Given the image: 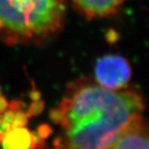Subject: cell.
<instances>
[{"instance_id": "1", "label": "cell", "mask_w": 149, "mask_h": 149, "mask_svg": "<svg viewBox=\"0 0 149 149\" xmlns=\"http://www.w3.org/2000/svg\"><path fill=\"white\" fill-rule=\"evenodd\" d=\"M144 109L143 97L134 88L110 91L95 80H77L50 112L51 120L62 128L54 145L59 149H107L129 123L143 116Z\"/></svg>"}, {"instance_id": "2", "label": "cell", "mask_w": 149, "mask_h": 149, "mask_svg": "<svg viewBox=\"0 0 149 149\" xmlns=\"http://www.w3.org/2000/svg\"><path fill=\"white\" fill-rule=\"evenodd\" d=\"M65 13V0H0V41L43 44L62 30Z\"/></svg>"}, {"instance_id": "3", "label": "cell", "mask_w": 149, "mask_h": 149, "mask_svg": "<svg viewBox=\"0 0 149 149\" xmlns=\"http://www.w3.org/2000/svg\"><path fill=\"white\" fill-rule=\"evenodd\" d=\"M97 84L110 91L127 87L132 75L131 66L122 56L108 54L97 60L95 66Z\"/></svg>"}, {"instance_id": "4", "label": "cell", "mask_w": 149, "mask_h": 149, "mask_svg": "<svg viewBox=\"0 0 149 149\" xmlns=\"http://www.w3.org/2000/svg\"><path fill=\"white\" fill-rule=\"evenodd\" d=\"M107 149H148V123L143 117L129 123Z\"/></svg>"}, {"instance_id": "5", "label": "cell", "mask_w": 149, "mask_h": 149, "mask_svg": "<svg viewBox=\"0 0 149 149\" xmlns=\"http://www.w3.org/2000/svg\"><path fill=\"white\" fill-rule=\"evenodd\" d=\"M74 8L87 18H102L114 15L125 0H70Z\"/></svg>"}, {"instance_id": "6", "label": "cell", "mask_w": 149, "mask_h": 149, "mask_svg": "<svg viewBox=\"0 0 149 149\" xmlns=\"http://www.w3.org/2000/svg\"><path fill=\"white\" fill-rule=\"evenodd\" d=\"M42 140H37V135L27 128L17 127L7 132L1 143L3 149H32Z\"/></svg>"}, {"instance_id": "7", "label": "cell", "mask_w": 149, "mask_h": 149, "mask_svg": "<svg viewBox=\"0 0 149 149\" xmlns=\"http://www.w3.org/2000/svg\"><path fill=\"white\" fill-rule=\"evenodd\" d=\"M27 119H28V117H27V113L20 111V109L14 110V118L12 123V128L24 127L27 124Z\"/></svg>"}, {"instance_id": "8", "label": "cell", "mask_w": 149, "mask_h": 149, "mask_svg": "<svg viewBox=\"0 0 149 149\" xmlns=\"http://www.w3.org/2000/svg\"><path fill=\"white\" fill-rule=\"evenodd\" d=\"M43 109H44V102L42 100H33L32 104L30 105L28 110H27V117H32V116H35V115L41 113L43 111Z\"/></svg>"}, {"instance_id": "9", "label": "cell", "mask_w": 149, "mask_h": 149, "mask_svg": "<svg viewBox=\"0 0 149 149\" xmlns=\"http://www.w3.org/2000/svg\"><path fill=\"white\" fill-rule=\"evenodd\" d=\"M51 131L52 129L48 125H42L38 128V135L40 136L41 139H44L50 135Z\"/></svg>"}, {"instance_id": "10", "label": "cell", "mask_w": 149, "mask_h": 149, "mask_svg": "<svg viewBox=\"0 0 149 149\" xmlns=\"http://www.w3.org/2000/svg\"><path fill=\"white\" fill-rule=\"evenodd\" d=\"M8 107V103L7 101L6 98L1 95L0 94V113H3L7 109Z\"/></svg>"}, {"instance_id": "11", "label": "cell", "mask_w": 149, "mask_h": 149, "mask_svg": "<svg viewBox=\"0 0 149 149\" xmlns=\"http://www.w3.org/2000/svg\"><path fill=\"white\" fill-rule=\"evenodd\" d=\"M117 35L118 33L113 30H109V32L107 33V40L109 42H115L117 40Z\"/></svg>"}, {"instance_id": "12", "label": "cell", "mask_w": 149, "mask_h": 149, "mask_svg": "<svg viewBox=\"0 0 149 149\" xmlns=\"http://www.w3.org/2000/svg\"><path fill=\"white\" fill-rule=\"evenodd\" d=\"M30 97L32 99V100H40V97H41V94L37 91H33L31 92L30 94Z\"/></svg>"}, {"instance_id": "13", "label": "cell", "mask_w": 149, "mask_h": 149, "mask_svg": "<svg viewBox=\"0 0 149 149\" xmlns=\"http://www.w3.org/2000/svg\"><path fill=\"white\" fill-rule=\"evenodd\" d=\"M0 94H1V92H0Z\"/></svg>"}]
</instances>
